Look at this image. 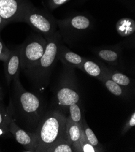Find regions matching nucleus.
<instances>
[{
  "mask_svg": "<svg viewBox=\"0 0 135 152\" xmlns=\"http://www.w3.org/2000/svg\"><path fill=\"white\" fill-rule=\"evenodd\" d=\"M117 34L122 37H128L133 35L135 32V22L130 18L120 19L116 24Z\"/></svg>",
  "mask_w": 135,
  "mask_h": 152,
  "instance_id": "obj_18",
  "label": "nucleus"
},
{
  "mask_svg": "<svg viewBox=\"0 0 135 152\" xmlns=\"http://www.w3.org/2000/svg\"><path fill=\"white\" fill-rule=\"evenodd\" d=\"M109 92L116 96L128 99L131 96V93L126 88L120 86L105 74L104 77L100 80Z\"/></svg>",
  "mask_w": 135,
  "mask_h": 152,
  "instance_id": "obj_16",
  "label": "nucleus"
},
{
  "mask_svg": "<svg viewBox=\"0 0 135 152\" xmlns=\"http://www.w3.org/2000/svg\"><path fill=\"white\" fill-rule=\"evenodd\" d=\"M82 126L88 142L92 145H93L96 148H97L99 151H102L103 150L102 145L99 142V141L96 135L95 134L93 131L90 128V127L87 124L86 121L85 120V118L84 117L82 121Z\"/></svg>",
  "mask_w": 135,
  "mask_h": 152,
  "instance_id": "obj_19",
  "label": "nucleus"
},
{
  "mask_svg": "<svg viewBox=\"0 0 135 152\" xmlns=\"http://www.w3.org/2000/svg\"><path fill=\"white\" fill-rule=\"evenodd\" d=\"M105 68L106 66L101 62L85 58L79 69L100 81L105 76Z\"/></svg>",
  "mask_w": 135,
  "mask_h": 152,
  "instance_id": "obj_14",
  "label": "nucleus"
},
{
  "mask_svg": "<svg viewBox=\"0 0 135 152\" xmlns=\"http://www.w3.org/2000/svg\"><path fill=\"white\" fill-rule=\"evenodd\" d=\"M68 116L70 117L74 122L78 124H81L84 117L82 116V110L81 104H73L70 105L68 110Z\"/></svg>",
  "mask_w": 135,
  "mask_h": 152,
  "instance_id": "obj_21",
  "label": "nucleus"
},
{
  "mask_svg": "<svg viewBox=\"0 0 135 152\" xmlns=\"http://www.w3.org/2000/svg\"><path fill=\"white\" fill-rule=\"evenodd\" d=\"M19 22L27 23L46 39L57 31V20L49 12L34 7L29 2L25 7Z\"/></svg>",
  "mask_w": 135,
  "mask_h": 152,
  "instance_id": "obj_6",
  "label": "nucleus"
},
{
  "mask_svg": "<svg viewBox=\"0 0 135 152\" xmlns=\"http://www.w3.org/2000/svg\"><path fill=\"white\" fill-rule=\"evenodd\" d=\"M66 118V115L57 109L46 112L34 132L36 137L35 152H46L56 142L67 138Z\"/></svg>",
  "mask_w": 135,
  "mask_h": 152,
  "instance_id": "obj_2",
  "label": "nucleus"
},
{
  "mask_svg": "<svg viewBox=\"0 0 135 152\" xmlns=\"http://www.w3.org/2000/svg\"><path fill=\"white\" fill-rule=\"evenodd\" d=\"M47 40L41 34L32 35L21 45V69L33 67L43 55Z\"/></svg>",
  "mask_w": 135,
  "mask_h": 152,
  "instance_id": "obj_7",
  "label": "nucleus"
},
{
  "mask_svg": "<svg viewBox=\"0 0 135 152\" xmlns=\"http://www.w3.org/2000/svg\"><path fill=\"white\" fill-rule=\"evenodd\" d=\"M46 39L47 45L43 55L33 67L24 70L26 77L39 92H42L49 86L52 72L58 61V50L63 41L58 30Z\"/></svg>",
  "mask_w": 135,
  "mask_h": 152,
  "instance_id": "obj_3",
  "label": "nucleus"
},
{
  "mask_svg": "<svg viewBox=\"0 0 135 152\" xmlns=\"http://www.w3.org/2000/svg\"><path fill=\"white\" fill-rule=\"evenodd\" d=\"M46 152H74V150L72 144L66 138L56 142Z\"/></svg>",
  "mask_w": 135,
  "mask_h": 152,
  "instance_id": "obj_20",
  "label": "nucleus"
},
{
  "mask_svg": "<svg viewBox=\"0 0 135 152\" xmlns=\"http://www.w3.org/2000/svg\"><path fill=\"white\" fill-rule=\"evenodd\" d=\"M92 51L101 60L109 65L115 67L119 65L123 51L121 44L98 48L92 49Z\"/></svg>",
  "mask_w": 135,
  "mask_h": 152,
  "instance_id": "obj_11",
  "label": "nucleus"
},
{
  "mask_svg": "<svg viewBox=\"0 0 135 152\" xmlns=\"http://www.w3.org/2000/svg\"><path fill=\"white\" fill-rule=\"evenodd\" d=\"M78 1L81 3H82V2H85V1H87V0H78ZM119 1H122L123 3L131 7V5H132V3H131V0H119Z\"/></svg>",
  "mask_w": 135,
  "mask_h": 152,
  "instance_id": "obj_25",
  "label": "nucleus"
},
{
  "mask_svg": "<svg viewBox=\"0 0 135 152\" xmlns=\"http://www.w3.org/2000/svg\"><path fill=\"white\" fill-rule=\"evenodd\" d=\"M43 98L39 94L28 92L22 86L20 76L12 81L10 101L7 107L12 119L19 127L34 133L46 112Z\"/></svg>",
  "mask_w": 135,
  "mask_h": 152,
  "instance_id": "obj_1",
  "label": "nucleus"
},
{
  "mask_svg": "<svg viewBox=\"0 0 135 152\" xmlns=\"http://www.w3.org/2000/svg\"><path fill=\"white\" fill-rule=\"evenodd\" d=\"M135 126V112L134 111L133 112L130 116L128 118L127 121L126 122L122 130H121V134H125L129 130H130L131 128L134 127Z\"/></svg>",
  "mask_w": 135,
  "mask_h": 152,
  "instance_id": "obj_23",
  "label": "nucleus"
},
{
  "mask_svg": "<svg viewBox=\"0 0 135 152\" xmlns=\"http://www.w3.org/2000/svg\"><path fill=\"white\" fill-rule=\"evenodd\" d=\"M70 1V0H47V6L50 10H53Z\"/></svg>",
  "mask_w": 135,
  "mask_h": 152,
  "instance_id": "obj_24",
  "label": "nucleus"
},
{
  "mask_svg": "<svg viewBox=\"0 0 135 152\" xmlns=\"http://www.w3.org/2000/svg\"><path fill=\"white\" fill-rule=\"evenodd\" d=\"M10 53V50L7 48L0 36V61L4 63L9 58Z\"/></svg>",
  "mask_w": 135,
  "mask_h": 152,
  "instance_id": "obj_22",
  "label": "nucleus"
},
{
  "mask_svg": "<svg viewBox=\"0 0 135 152\" xmlns=\"http://www.w3.org/2000/svg\"><path fill=\"white\" fill-rule=\"evenodd\" d=\"M85 58L71 51L62 43L58 52V60L61 61L64 66L70 68L79 69Z\"/></svg>",
  "mask_w": 135,
  "mask_h": 152,
  "instance_id": "obj_12",
  "label": "nucleus"
},
{
  "mask_svg": "<svg viewBox=\"0 0 135 152\" xmlns=\"http://www.w3.org/2000/svg\"><path fill=\"white\" fill-rule=\"evenodd\" d=\"M28 3L26 0H0V16L7 24L19 22L21 15Z\"/></svg>",
  "mask_w": 135,
  "mask_h": 152,
  "instance_id": "obj_8",
  "label": "nucleus"
},
{
  "mask_svg": "<svg viewBox=\"0 0 135 152\" xmlns=\"http://www.w3.org/2000/svg\"><path fill=\"white\" fill-rule=\"evenodd\" d=\"M7 24V23L0 16V32L2 30V28L6 26V25Z\"/></svg>",
  "mask_w": 135,
  "mask_h": 152,
  "instance_id": "obj_26",
  "label": "nucleus"
},
{
  "mask_svg": "<svg viewBox=\"0 0 135 152\" xmlns=\"http://www.w3.org/2000/svg\"><path fill=\"white\" fill-rule=\"evenodd\" d=\"M12 120V116L7 107L0 101V137L9 138L11 133L9 130V126Z\"/></svg>",
  "mask_w": 135,
  "mask_h": 152,
  "instance_id": "obj_17",
  "label": "nucleus"
},
{
  "mask_svg": "<svg viewBox=\"0 0 135 152\" xmlns=\"http://www.w3.org/2000/svg\"><path fill=\"white\" fill-rule=\"evenodd\" d=\"M0 151H1V149H0Z\"/></svg>",
  "mask_w": 135,
  "mask_h": 152,
  "instance_id": "obj_28",
  "label": "nucleus"
},
{
  "mask_svg": "<svg viewBox=\"0 0 135 152\" xmlns=\"http://www.w3.org/2000/svg\"><path fill=\"white\" fill-rule=\"evenodd\" d=\"M55 108L68 113L70 105L81 104V96L74 69L64 66L55 91Z\"/></svg>",
  "mask_w": 135,
  "mask_h": 152,
  "instance_id": "obj_4",
  "label": "nucleus"
},
{
  "mask_svg": "<svg viewBox=\"0 0 135 152\" xmlns=\"http://www.w3.org/2000/svg\"><path fill=\"white\" fill-rule=\"evenodd\" d=\"M66 130L67 138L72 145L74 152H82L80 143L81 136L80 124L74 122L69 116H67Z\"/></svg>",
  "mask_w": 135,
  "mask_h": 152,
  "instance_id": "obj_13",
  "label": "nucleus"
},
{
  "mask_svg": "<svg viewBox=\"0 0 135 152\" xmlns=\"http://www.w3.org/2000/svg\"><path fill=\"white\" fill-rule=\"evenodd\" d=\"M9 130L15 140L21 144L27 151L35 152L36 137L34 133L27 132L19 127L12 119L9 126Z\"/></svg>",
  "mask_w": 135,
  "mask_h": 152,
  "instance_id": "obj_9",
  "label": "nucleus"
},
{
  "mask_svg": "<svg viewBox=\"0 0 135 152\" xmlns=\"http://www.w3.org/2000/svg\"><path fill=\"white\" fill-rule=\"evenodd\" d=\"M105 74L116 84L127 90L131 94L134 90V84L132 80L125 74L106 66Z\"/></svg>",
  "mask_w": 135,
  "mask_h": 152,
  "instance_id": "obj_15",
  "label": "nucleus"
},
{
  "mask_svg": "<svg viewBox=\"0 0 135 152\" xmlns=\"http://www.w3.org/2000/svg\"><path fill=\"white\" fill-rule=\"evenodd\" d=\"M4 63V73L7 84L9 86L12 81L20 76L21 69V45H18L10 53Z\"/></svg>",
  "mask_w": 135,
  "mask_h": 152,
  "instance_id": "obj_10",
  "label": "nucleus"
},
{
  "mask_svg": "<svg viewBox=\"0 0 135 152\" xmlns=\"http://www.w3.org/2000/svg\"><path fill=\"white\" fill-rule=\"evenodd\" d=\"M59 32L62 40L72 44L91 30L93 20L87 15L74 13L63 20H57Z\"/></svg>",
  "mask_w": 135,
  "mask_h": 152,
  "instance_id": "obj_5",
  "label": "nucleus"
},
{
  "mask_svg": "<svg viewBox=\"0 0 135 152\" xmlns=\"http://www.w3.org/2000/svg\"><path fill=\"white\" fill-rule=\"evenodd\" d=\"M3 99V92L2 88L0 86V101H2Z\"/></svg>",
  "mask_w": 135,
  "mask_h": 152,
  "instance_id": "obj_27",
  "label": "nucleus"
}]
</instances>
